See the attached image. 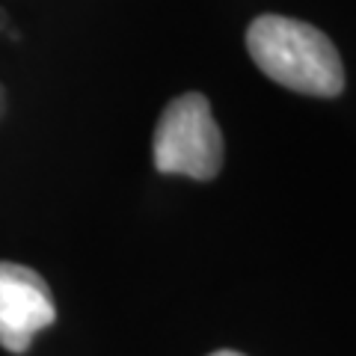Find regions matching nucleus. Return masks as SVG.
Here are the masks:
<instances>
[{
	"label": "nucleus",
	"instance_id": "3",
	"mask_svg": "<svg viewBox=\"0 0 356 356\" xmlns=\"http://www.w3.org/2000/svg\"><path fill=\"white\" fill-rule=\"evenodd\" d=\"M54 321L57 303L42 273L15 261H0V348L24 353Z\"/></svg>",
	"mask_w": 356,
	"mask_h": 356
},
{
	"label": "nucleus",
	"instance_id": "1",
	"mask_svg": "<svg viewBox=\"0 0 356 356\" xmlns=\"http://www.w3.org/2000/svg\"><path fill=\"white\" fill-rule=\"evenodd\" d=\"M252 63L280 86L300 95L336 98L344 92V65L327 33L285 15H259L247 30Z\"/></svg>",
	"mask_w": 356,
	"mask_h": 356
},
{
	"label": "nucleus",
	"instance_id": "4",
	"mask_svg": "<svg viewBox=\"0 0 356 356\" xmlns=\"http://www.w3.org/2000/svg\"><path fill=\"white\" fill-rule=\"evenodd\" d=\"M211 356H243V353H238V350H214Z\"/></svg>",
	"mask_w": 356,
	"mask_h": 356
},
{
	"label": "nucleus",
	"instance_id": "2",
	"mask_svg": "<svg viewBox=\"0 0 356 356\" xmlns=\"http://www.w3.org/2000/svg\"><path fill=\"white\" fill-rule=\"evenodd\" d=\"M154 170L211 181L222 166V134L202 92H184L163 107L152 137Z\"/></svg>",
	"mask_w": 356,
	"mask_h": 356
}]
</instances>
